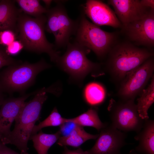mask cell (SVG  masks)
Wrapping results in <instances>:
<instances>
[{"mask_svg": "<svg viewBox=\"0 0 154 154\" xmlns=\"http://www.w3.org/2000/svg\"><path fill=\"white\" fill-rule=\"evenodd\" d=\"M53 92L51 86L38 90L32 99L25 103L15 121L13 130L1 138V141L5 145H14L22 154H28L27 144L32 129L40 118L42 106L47 98V93Z\"/></svg>", "mask_w": 154, "mask_h": 154, "instance_id": "1", "label": "cell"}, {"mask_svg": "<svg viewBox=\"0 0 154 154\" xmlns=\"http://www.w3.org/2000/svg\"><path fill=\"white\" fill-rule=\"evenodd\" d=\"M153 55L148 48L139 47L129 41L117 42L106 56L105 70L119 85L131 72Z\"/></svg>", "mask_w": 154, "mask_h": 154, "instance_id": "2", "label": "cell"}, {"mask_svg": "<svg viewBox=\"0 0 154 154\" xmlns=\"http://www.w3.org/2000/svg\"><path fill=\"white\" fill-rule=\"evenodd\" d=\"M46 21L44 15L33 17L21 12L18 19L16 35L23 48L38 54L45 53L56 63L60 56L54 49V45L46 39L44 32Z\"/></svg>", "mask_w": 154, "mask_h": 154, "instance_id": "3", "label": "cell"}, {"mask_svg": "<svg viewBox=\"0 0 154 154\" xmlns=\"http://www.w3.org/2000/svg\"><path fill=\"white\" fill-rule=\"evenodd\" d=\"M65 53L60 56L56 64L70 76V78L80 84L88 74H102L100 64L89 60L86 55L90 50L75 41L67 45Z\"/></svg>", "mask_w": 154, "mask_h": 154, "instance_id": "4", "label": "cell"}, {"mask_svg": "<svg viewBox=\"0 0 154 154\" xmlns=\"http://www.w3.org/2000/svg\"><path fill=\"white\" fill-rule=\"evenodd\" d=\"M51 66L43 59L34 63L25 62L9 66L0 73V89L10 94L23 91L34 83L39 73Z\"/></svg>", "mask_w": 154, "mask_h": 154, "instance_id": "5", "label": "cell"}, {"mask_svg": "<svg viewBox=\"0 0 154 154\" xmlns=\"http://www.w3.org/2000/svg\"><path fill=\"white\" fill-rule=\"evenodd\" d=\"M78 19L75 41L92 50L100 59L105 58L117 42L116 33L102 30L89 21L83 12Z\"/></svg>", "mask_w": 154, "mask_h": 154, "instance_id": "6", "label": "cell"}, {"mask_svg": "<svg viewBox=\"0 0 154 154\" xmlns=\"http://www.w3.org/2000/svg\"><path fill=\"white\" fill-rule=\"evenodd\" d=\"M46 14L45 30L54 35L55 46L60 48L67 46L70 37L75 35L79 19L73 20L70 19L65 7L60 4L48 9Z\"/></svg>", "mask_w": 154, "mask_h": 154, "instance_id": "7", "label": "cell"}, {"mask_svg": "<svg viewBox=\"0 0 154 154\" xmlns=\"http://www.w3.org/2000/svg\"><path fill=\"white\" fill-rule=\"evenodd\" d=\"M135 100L112 99L108 107L111 123L118 129L124 132H139L143 127L144 120L140 116Z\"/></svg>", "mask_w": 154, "mask_h": 154, "instance_id": "8", "label": "cell"}, {"mask_svg": "<svg viewBox=\"0 0 154 154\" xmlns=\"http://www.w3.org/2000/svg\"><path fill=\"white\" fill-rule=\"evenodd\" d=\"M154 70L153 56L131 72L119 85L117 95L119 100H135L151 79L154 75Z\"/></svg>", "mask_w": 154, "mask_h": 154, "instance_id": "9", "label": "cell"}, {"mask_svg": "<svg viewBox=\"0 0 154 154\" xmlns=\"http://www.w3.org/2000/svg\"><path fill=\"white\" fill-rule=\"evenodd\" d=\"M121 28L122 33L134 44L147 48L154 46V10H150L143 18Z\"/></svg>", "mask_w": 154, "mask_h": 154, "instance_id": "10", "label": "cell"}, {"mask_svg": "<svg viewBox=\"0 0 154 154\" xmlns=\"http://www.w3.org/2000/svg\"><path fill=\"white\" fill-rule=\"evenodd\" d=\"M100 131L94 145L87 150L89 154H121V149L127 144L125 133L108 123Z\"/></svg>", "mask_w": 154, "mask_h": 154, "instance_id": "11", "label": "cell"}, {"mask_svg": "<svg viewBox=\"0 0 154 154\" xmlns=\"http://www.w3.org/2000/svg\"><path fill=\"white\" fill-rule=\"evenodd\" d=\"M82 7L83 13L94 24L98 26L107 25L116 28L121 27L122 24L114 12L102 1L87 0Z\"/></svg>", "mask_w": 154, "mask_h": 154, "instance_id": "12", "label": "cell"}, {"mask_svg": "<svg viewBox=\"0 0 154 154\" xmlns=\"http://www.w3.org/2000/svg\"><path fill=\"white\" fill-rule=\"evenodd\" d=\"M108 3L122 25L143 18L151 10L143 6L139 0H109Z\"/></svg>", "mask_w": 154, "mask_h": 154, "instance_id": "13", "label": "cell"}, {"mask_svg": "<svg viewBox=\"0 0 154 154\" xmlns=\"http://www.w3.org/2000/svg\"><path fill=\"white\" fill-rule=\"evenodd\" d=\"M34 94L33 92L19 97L5 100L0 107V138L9 133L12 124L19 114L25 100Z\"/></svg>", "mask_w": 154, "mask_h": 154, "instance_id": "14", "label": "cell"}, {"mask_svg": "<svg viewBox=\"0 0 154 154\" xmlns=\"http://www.w3.org/2000/svg\"><path fill=\"white\" fill-rule=\"evenodd\" d=\"M15 0L0 1V32L10 30L16 35L18 19L22 12L15 5Z\"/></svg>", "mask_w": 154, "mask_h": 154, "instance_id": "15", "label": "cell"}, {"mask_svg": "<svg viewBox=\"0 0 154 154\" xmlns=\"http://www.w3.org/2000/svg\"><path fill=\"white\" fill-rule=\"evenodd\" d=\"M138 141L134 149L141 154H154V121L148 119L144 120L142 128L135 136Z\"/></svg>", "mask_w": 154, "mask_h": 154, "instance_id": "16", "label": "cell"}, {"mask_svg": "<svg viewBox=\"0 0 154 154\" xmlns=\"http://www.w3.org/2000/svg\"><path fill=\"white\" fill-rule=\"evenodd\" d=\"M99 135V134L89 133L85 131L83 127L77 125L69 135L60 136L57 141V144L61 146H68L78 147L89 140L97 139Z\"/></svg>", "mask_w": 154, "mask_h": 154, "instance_id": "17", "label": "cell"}, {"mask_svg": "<svg viewBox=\"0 0 154 154\" xmlns=\"http://www.w3.org/2000/svg\"><path fill=\"white\" fill-rule=\"evenodd\" d=\"M66 121L72 122L83 127H92L99 131L107 124L101 121L98 115V110L95 107L90 108L86 112L75 117L66 118Z\"/></svg>", "mask_w": 154, "mask_h": 154, "instance_id": "18", "label": "cell"}, {"mask_svg": "<svg viewBox=\"0 0 154 154\" xmlns=\"http://www.w3.org/2000/svg\"><path fill=\"white\" fill-rule=\"evenodd\" d=\"M60 136L59 130L54 133L47 134L41 130L38 133L31 135L30 140L32 141L33 147L38 154H48L49 149Z\"/></svg>", "mask_w": 154, "mask_h": 154, "instance_id": "19", "label": "cell"}, {"mask_svg": "<svg viewBox=\"0 0 154 154\" xmlns=\"http://www.w3.org/2000/svg\"><path fill=\"white\" fill-rule=\"evenodd\" d=\"M83 96L87 104L91 106H96L104 101L106 96V91L104 86L101 84L91 82L84 87Z\"/></svg>", "mask_w": 154, "mask_h": 154, "instance_id": "20", "label": "cell"}, {"mask_svg": "<svg viewBox=\"0 0 154 154\" xmlns=\"http://www.w3.org/2000/svg\"><path fill=\"white\" fill-rule=\"evenodd\" d=\"M136 104L137 109L140 117L145 120L149 118L148 110L154 102V76L146 88L139 95Z\"/></svg>", "mask_w": 154, "mask_h": 154, "instance_id": "21", "label": "cell"}, {"mask_svg": "<svg viewBox=\"0 0 154 154\" xmlns=\"http://www.w3.org/2000/svg\"><path fill=\"white\" fill-rule=\"evenodd\" d=\"M24 13L29 16L37 17L46 13L47 11L45 7H43L38 0H15Z\"/></svg>", "mask_w": 154, "mask_h": 154, "instance_id": "22", "label": "cell"}, {"mask_svg": "<svg viewBox=\"0 0 154 154\" xmlns=\"http://www.w3.org/2000/svg\"><path fill=\"white\" fill-rule=\"evenodd\" d=\"M66 118L63 117L55 107L49 116L44 120L34 126L31 135L37 133L44 127L50 126H60L66 122Z\"/></svg>", "mask_w": 154, "mask_h": 154, "instance_id": "23", "label": "cell"}, {"mask_svg": "<svg viewBox=\"0 0 154 154\" xmlns=\"http://www.w3.org/2000/svg\"><path fill=\"white\" fill-rule=\"evenodd\" d=\"M22 63L11 56L6 50L0 46V69L5 66L16 65Z\"/></svg>", "mask_w": 154, "mask_h": 154, "instance_id": "24", "label": "cell"}, {"mask_svg": "<svg viewBox=\"0 0 154 154\" xmlns=\"http://www.w3.org/2000/svg\"><path fill=\"white\" fill-rule=\"evenodd\" d=\"M15 35L12 31L5 30L0 32V43L7 46L15 39Z\"/></svg>", "mask_w": 154, "mask_h": 154, "instance_id": "25", "label": "cell"}, {"mask_svg": "<svg viewBox=\"0 0 154 154\" xmlns=\"http://www.w3.org/2000/svg\"><path fill=\"white\" fill-rule=\"evenodd\" d=\"M76 124L70 121H66L60 126L59 131L61 136H66L69 135L75 128Z\"/></svg>", "mask_w": 154, "mask_h": 154, "instance_id": "26", "label": "cell"}, {"mask_svg": "<svg viewBox=\"0 0 154 154\" xmlns=\"http://www.w3.org/2000/svg\"><path fill=\"white\" fill-rule=\"evenodd\" d=\"M23 48V45L20 42L15 40L7 46L6 50L9 54L15 55L18 53Z\"/></svg>", "mask_w": 154, "mask_h": 154, "instance_id": "27", "label": "cell"}, {"mask_svg": "<svg viewBox=\"0 0 154 154\" xmlns=\"http://www.w3.org/2000/svg\"><path fill=\"white\" fill-rule=\"evenodd\" d=\"M62 154H89L87 151H84L80 148L76 150H71L68 148L66 146H64V150Z\"/></svg>", "mask_w": 154, "mask_h": 154, "instance_id": "28", "label": "cell"}, {"mask_svg": "<svg viewBox=\"0 0 154 154\" xmlns=\"http://www.w3.org/2000/svg\"><path fill=\"white\" fill-rule=\"evenodd\" d=\"M0 154H19L11 149L6 145L0 141Z\"/></svg>", "mask_w": 154, "mask_h": 154, "instance_id": "29", "label": "cell"}, {"mask_svg": "<svg viewBox=\"0 0 154 154\" xmlns=\"http://www.w3.org/2000/svg\"><path fill=\"white\" fill-rule=\"evenodd\" d=\"M140 3L144 7L154 10V1L153 0H141Z\"/></svg>", "mask_w": 154, "mask_h": 154, "instance_id": "30", "label": "cell"}, {"mask_svg": "<svg viewBox=\"0 0 154 154\" xmlns=\"http://www.w3.org/2000/svg\"><path fill=\"white\" fill-rule=\"evenodd\" d=\"M45 5L46 8L47 9H49V7L53 1L51 0H43L42 1Z\"/></svg>", "mask_w": 154, "mask_h": 154, "instance_id": "31", "label": "cell"}, {"mask_svg": "<svg viewBox=\"0 0 154 154\" xmlns=\"http://www.w3.org/2000/svg\"><path fill=\"white\" fill-rule=\"evenodd\" d=\"M3 92L0 89V107L5 100Z\"/></svg>", "mask_w": 154, "mask_h": 154, "instance_id": "32", "label": "cell"}, {"mask_svg": "<svg viewBox=\"0 0 154 154\" xmlns=\"http://www.w3.org/2000/svg\"><path fill=\"white\" fill-rule=\"evenodd\" d=\"M120 154H122L121 153ZM139 154L137 153L134 149H133L131 150L127 154Z\"/></svg>", "mask_w": 154, "mask_h": 154, "instance_id": "33", "label": "cell"}, {"mask_svg": "<svg viewBox=\"0 0 154 154\" xmlns=\"http://www.w3.org/2000/svg\"></svg>", "mask_w": 154, "mask_h": 154, "instance_id": "34", "label": "cell"}]
</instances>
